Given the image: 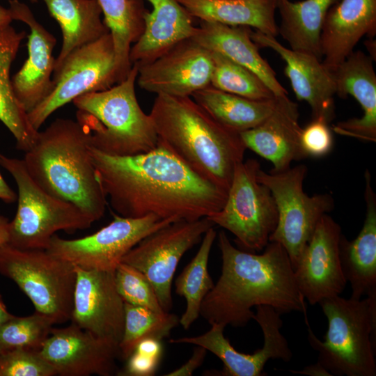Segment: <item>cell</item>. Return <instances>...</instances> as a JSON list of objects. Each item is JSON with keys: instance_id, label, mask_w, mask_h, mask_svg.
Returning a JSON list of instances; mask_svg holds the SVG:
<instances>
[{"instance_id": "cell-1", "label": "cell", "mask_w": 376, "mask_h": 376, "mask_svg": "<svg viewBox=\"0 0 376 376\" xmlns=\"http://www.w3.org/2000/svg\"><path fill=\"white\" fill-rule=\"evenodd\" d=\"M102 188L116 214L194 221L219 211L227 191L201 178L165 146L130 156L89 147Z\"/></svg>"}, {"instance_id": "cell-2", "label": "cell", "mask_w": 376, "mask_h": 376, "mask_svg": "<svg viewBox=\"0 0 376 376\" xmlns=\"http://www.w3.org/2000/svg\"><path fill=\"white\" fill-rule=\"evenodd\" d=\"M261 254L235 247L224 231L218 235L221 275L204 298L200 315L210 324L244 327L253 320V307L265 305L281 315L306 313L285 248L269 242Z\"/></svg>"}, {"instance_id": "cell-3", "label": "cell", "mask_w": 376, "mask_h": 376, "mask_svg": "<svg viewBox=\"0 0 376 376\" xmlns=\"http://www.w3.org/2000/svg\"><path fill=\"white\" fill-rule=\"evenodd\" d=\"M159 143L205 180L228 191L246 148L191 97L157 95L150 113Z\"/></svg>"}, {"instance_id": "cell-4", "label": "cell", "mask_w": 376, "mask_h": 376, "mask_svg": "<svg viewBox=\"0 0 376 376\" xmlns=\"http://www.w3.org/2000/svg\"><path fill=\"white\" fill-rule=\"evenodd\" d=\"M89 133L78 121L56 118L38 132L25 152L26 168L45 191L70 203L93 221L104 214L107 196L89 152Z\"/></svg>"}, {"instance_id": "cell-5", "label": "cell", "mask_w": 376, "mask_h": 376, "mask_svg": "<svg viewBox=\"0 0 376 376\" xmlns=\"http://www.w3.org/2000/svg\"><path fill=\"white\" fill-rule=\"evenodd\" d=\"M138 65L125 79L102 91L84 94L72 102L78 120L89 133L90 146L104 154L130 156L158 145L150 114L141 108L135 93Z\"/></svg>"}, {"instance_id": "cell-6", "label": "cell", "mask_w": 376, "mask_h": 376, "mask_svg": "<svg viewBox=\"0 0 376 376\" xmlns=\"http://www.w3.org/2000/svg\"><path fill=\"white\" fill-rule=\"evenodd\" d=\"M328 327L324 340L308 327L318 361L333 375H376V292L361 299L340 295L319 302Z\"/></svg>"}, {"instance_id": "cell-7", "label": "cell", "mask_w": 376, "mask_h": 376, "mask_svg": "<svg viewBox=\"0 0 376 376\" xmlns=\"http://www.w3.org/2000/svg\"><path fill=\"white\" fill-rule=\"evenodd\" d=\"M0 165L17 187V208L9 222L8 244L19 249H47L58 230L73 233L94 222L73 204L42 189L29 173L23 159L0 153Z\"/></svg>"}, {"instance_id": "cell-8", "label": "cell", "mask_w": 376, "mask_h": 376, "mask_svg": "<svg viewBox=\"0 0 376 376\" xmlns=\"http://www.w3.org/2000/svg\"><path fill=\"white\" fill-rule=\"evenodd\" d=\"M0 274L13 281L36 311L52 323L70 320L76 283L75 266L45 249L0 248Z\"/></svg>"}, {"instance_id": "cell-9", "label": "cell", "mask_w": 376, "mask_h": 376, "mask_svg": "<svg viewBox=\"0 0 376 376\" xmlns=\"http://www.w3.org/2000/svg\"><path fill=\"white\" fill-rule=\"evenodd\" d=\"M260 163L248 159L238 163L222 208L207 217L233 234L241 250L259 252L269 243L278 223V212L270 190L257 179Z\"/></svg>"}, {"instance_id": "cell-10", "label": "cell", "mask_w": 376, "mask_h": 376, "mask_svg": "<svg viewBox=\"0 0 376 376\" xmlns=\"http://www.w3.org/2000/svg\"><path fill=\"white\" fill-rule=\"evenodd\" d=\"M306 173L304 164L279 173H267L261 169L257 173L258 180L270 190L278 212V223L269 242L285 248L293 268L320 218L334 207L330 194L309 196L304 191Z\"/></svg>"}, {"instance_id": "cell-11", "label": "cell", "mask_w": 376, "mask_h": 376, "mask_svg": "<svg viewBox=\"0 0 376 376\" xmlns=\"http://www.w3.org/2000/svg\"><path fill=\"white\" fill-rule=\"evenodd\" d=\"M50 93L27 113L39 131L57 109L86 93L107 90L118 84L113 39L108 33L69 54L54 71Z\"/></svg>"}, {"instance_id": "cell-12", "label": "cell", "mask_w": 376, "mask_h": 376, "mask_svg": "<svg viewBox=\"0 0 376 376\" xmlns=\"http://www.w3.org/2000/svg\"><path fill=\"white\" fill-rule=\"evenodd\" d=\"M113 215L110 224L84 237L65 240L54 235L46 251L84 269L114 271L123 256L141 240L177 221L152 214L140 218Z\"/></svg>"}, {"instance_id": "cell-13", "label": "cell", "mask_w": 376, "mask_h": 376, "mask_svg": "<svg viewBox=\"0 0 376 376\" xmlns=\"http://www.w3.org/2000/svg\"><path fill=\"white\" fill-rule=\"evenodd\" d=\"M214 226L207 217L194 221H175L145 237L121 262L146 276L162 309L169 312L173 306L172 281L180 259Z\"/></svg>"}, {"instance_id": "cell-14", "label": "cell", "mask_w": 376, "mask_h": 376, "mask_svg": "<svg viewBox=\"0 0 376 376\" xmlns=\"http://www.w3.org/2000/svg\"><path fill=\"white\" fill-rule=\"evenodd\" d=\"M253 319L261 328L264 337L262 348L253 354L236 350L225 338L223 324H210L209 331L202 335L173 338L171 343H188L201 346L216 355L224 363L221 375L263 376L264 367L269 359H281L289 362L292 353L288 341L281 332L283 321L281 313L273 307L260 305L256 307Z\"/></svg>"}, {"instance_id": "cell-15", "label": "cell", "mask_w": 376, "mask_h": 376, "mask_svg": "<svg viewBox=\"0 0 376 376\" xmlns=\"http://www.w3.org/2000/svg\"><path fill=\"white\" fill-rule=\"evenodd\" d=\"M341 235L340 225L324 214L293 268L297 288L311 305L340 295L347 285L339 256Z\"/></svg>"}, {"instance_id": "cell-16", "label": "cell", "mask_w": 376, "mask_h": 376, "mask_svg": "<svg viewBox=\"0 0 376 376\" xmlns=\"http://www.w3.org/2000/svg\"><path fill=\"white\" fill-rule=\"evenodd\" d=\"M136 65L141 89L175 97H191L210 86L213 68L211 51L192 38L180 42L151 62Z\"/></svg>"}, {"instance_id": "cell-17", "label": "cell", "mask_w": 376, "mask_h": 376, "mask_svg": "<svg viewBox=\"0 0 376 376\" xmlns=\"http://www.w3.org/2000/svg\"><path fill=\"white\" fill-rule=\"evenodd\" d=\"M75 269L72 323L119 345L124 330L125 302L116 290L114 271L77 266Z\"/></svg>"}, {"instance_id": "cell-18", "label": "cell", "mask_w": 376, "mask_h": 376, "mask_svg": "<svg viewBox=\"0 0 376 376\" xmlns=\"http://www.w3.org/2000/svg\"><path fill=\"white\" fill-rule=\"evenodd\" d=\"M40 354L61 376H110L116 373L119 345L76 324L52 328Z\"/></svg>"}, {"instance_id": "cell-19", "label": "cell", "mask_w": 376, "mask_h": 376, "mask_svg": "<svg viewBox=\"0 0 376 376\" xmlns=\"http://www.w3.org/2000/svg\"><path fill=\"white\" fill-rule=\"evenodd\" d=\"M13 20L26 24L28 57L22 68L11 78L13 93L28 113L50 93L53 87L55 58L53 50L55 37L35 18L29 7L18 1L9 0Z\"/></svg>"}, {"instance_id": "cell-20", "label": "cell", "mask_w": 376, "mask_h": 376, "mask_svg": "<svg viewBox=\"0 0 376 376\" xmlns=\"http://www.w3.org/2000/svg\"><path fill=\"white\" fill-rule=\"evenodd\" d=\"M250 36L258 47L276 52L285 63L284 73L298 100L306 102L313 118L330 123L335 117L336 85L331 71L316 56L287 48L276 37L251 29Z\"/></svg>"}, {"instance_id": "cell-21", "label": "cell", "mask_w": 376, "mask_h": 376, "mask_svg": "<svg viewBox=\"0 0 376 376\" xmlns=\"http://www.w3.org/2000/svg\"><path fill=\"white\" fill-rule=\"evenodd\" d=\"M373 59L359 50L352 52L332 72L336 94L352 96L360 104L363 115L338 122L332 130L340 135L376 141V74Z\"/></svg>"}, {"instance_id": "cell-22", "label": "cell", "mask_w": 376, "mask_h": 376, "mask_svg": "<svg viewBox=\"0 0 376 376\" xmlns=\"http://www.w3.org/2000/svg\"><path fill=\"white\" fill-rule=\"evenodd\" d=\"M297 104L288 97H276L272 113L258 126L240 133L246 148L272 162V173L290 168L305 158L300 148L301 127Z\"/></svg>"}, {"instance_id": "cell-23", "label": "cell", "mask_w": 376, "mask_h": 376, "mask_svg": "<svg viewBox=\"0 0 376 376\" xmlns=\"http://www.w3.org/2000/svg\"><path fill=\"white\" fill-rule=\"evenodd\" d=\"M376 33V0H338L329 10L320 34L322 64L338 67L365 36Z\"/></svg>"}, {"instance_id": "cell-24", "label": "cell", "mask_w": 376, "mask_h": 376, "mask_svg": "<svg viewBox=\"0 0 376 376\" xmlns=\"http://www.w3.org/2000/svg\"><path fill=\"white\" fill-rule=\"evenodd\" d=\"M142 1L150 3L152 10H146L143 33L131 47L132 65L154 61L180 42L191 38L198 29L178 0Z\"/></svg>"}, {"instance_id": "cell-25", "label": "cell", "mask_w": 376, "mask_h": 376, "mask_svg": "<svg viewBox=\"0 0 376 376\" xmlns=\"http://www.w3.org/2000/svg\"><path fill=\"white\" fill-rule=\"evenodd\" d=\"M364 176L366 212L363 227L354 240L341 235L339 242L342 271L350 283V298L354 299L376 292V195L368 170Z\"/></svg>"}, {"instance_id": "cell-26", "label": "cell", "mask_w": 376, "mask_h": 376, "mask_svg": "<svg viewBox=\"0 0 376 376\" xmlns=\"http://www.w3.org/2000/svg\"><path fill=\"white\" fill-rule=\"evenodd\" d=\"M250 27L228 26L199 20L196 34L191 38L206 49L218 52L255 73L276 97H288L276 73L258 52L250 36Z\"/></svg>"}, {"instance_id": "cell-27", "label": "cell", "mask_w": 376, "mask_h": 376, "mask_svg": "<svg viewBox=\"0 0 376 376\" xmlns=\"http://www.w3.org/2000/svg\"><path fill=\"white\" fill-rule=\"evenodd\" d=\"M26 36L25 31H17L10 24L0 26V121L15 139L16 148L24 152L34 146L39 131L32 127L13 93L10 68Z\"/></svg>"}, {"instance_id": "cell-28", "label": "cell", "mask_w": 376, "mask_h": 376, "mask_svg": "<svg viewBox=\"0 0 376 376\" xmlns=\"http://www.w3.org/2000/svg\"><path fill=\"white\" fill-rule=\"evenodd\" d=\"M30 1L32 3L42 1L61 28L62 45L55 58L54 70L72 51L109 33L101 18L102 10L96 0Z\"/></svg>"}, {"instance_id": "cell-29", "label": "cell", "mask_w": 376, "mask_h": 376, "mask_svg": "<svg viewBox=\"0 0 376 376\" xmlns=\"http://www.w3.org/2000/svg\"><path fill=\"white\" fill-rule=\"evenodd\" d=\"M194 18L228 26L253 27L276 37V0H178Z\"/></svg>"}, {"instance_id": "cell-30", "label": "cell", "mask_w": 376, "mask_h": 376, "mask_svg": "<svg viewBox=\"0 0 376 376\" xmlns=\"http://www.w3.org/2000/svg\"><path fill=\"white\" fill-rule=\"evenodd\" d=\"M338 0H276L281 16L278 33L290 48L312 54L322 60L320 34L330 8Z\"/></svg>"}, {"instance_id": "cell-31", "label": "cell", "mask_w": 376, "mask_h": 376, "mask_svg": "<svg viewBox=\"0 0 376 376\" xmlns=\"http://www.w3.org/2000/svg\"><path fill=\"white\" fill-rule=\"evenodd\" d=\"M217 121L237 133L252 129L273 111L276 97L254 100L217 89L210 85L191 96Z\"/></svg>"}, {"instance_id": "cell-32", "label": "cell", "mask_w": 376, "mask_h": 376, "mask_svg": "<svg viewBox=\"0 0 376 376\" xmlns=\"http://www.w3.org/2000/svg\"><path fill=\"white\" fill-rule=\"evenodd\" d=\"M96 1L113 39L118 84L131 70L130 49L143 33L147 9L142 0Z\"/></svg>"}, {"instance_id": "cell-33", "label": "cell", "mask_w": 376, "mask_h": 376, "mask_svg": "<svg viewBox=\"0 0 376 376\" xmlns=\"http://www.w3.org/2000/svg\"><path fill=\"white\" fill-rule=\"evenodd\" d=\"M216 236L214 226L205 232L196 254L175 281V292L186 301V309L179 322L185 329L198 319L203 301L214 285L207 264Z\"/></svg>"}, {"instance_id": "cell-34", "label": "cell", "mask_w": 376, "mask_h": 376, "mask_svg": "<svg viewBox=\"0 0 376 376\" xmlns=\"http://www.w3.org/2000/svg\"><path fill=\"white\" fill-rule=\"evenodd\" d=\"M125 320L122 339L119 343L120 357L126 359L135 346L146 338L162 340L169 336L180 322V318L169 312L124 303Z\"/></svg>"}, {"instance_id": "cell-35", "label": "cell", "mask_w": 376, "mask_h": 376, "mask_svg": "<svg viewBox=\"0 0 376 376\" xmlns=\"http://www.w3.org/2000/svg\"><path fill=\"white\" fill-rule=\"evenodd\" d=\"M211 54L213 63L211 86L254 100L276 97L252 71L218 52L211 51Z\"/></svg>"}, {"instance_id": "cell-36", "label": "cell", "mask_w": 376, "mask_h": 376, "mask_svg": "<svg viewBox=\"0 0 376 376\" xmlns=\"http://www.w3.org/2000/svg\"><path fill=\"white\" fill-rule=\"evenodd\" d=\"M52 322L35 311L31 315H13L0 325V351L24 348L40 351L51 334Z\"/></svg>"}, {"instance_id": "cell-37", "label": "cell", "mask_w": 376, "mask_h": 376, "mask_svg": "<svg viewBox=\"0 0 376 376\" xmlns=\"http://www.w3.org/2000/svg\"><path fill=\"white\" fill-rule=\"evenodd\" d=\"M116 290L124 302L164 312L155 289L146 276L135 267L120 262L114 270Z\"/></svg>"}, {"instance_id": "cell-38", "label": "cell", "mask_w": 376, "mask_h": 376, "mask_svg": "<svg viewBox=\"0 0 376 376\" xmlns=\"http://www.w3.org/2000/svg\"><path fill=\"white\" fill-rule=\"evenodd\" d=\"M53 366L40 351L15 348L0 352V376H54Z\"/></svg>"}, {"instance_id": "cell-39", "label": "cell", "mask_w": 376, "mask_h": 376, "mask_svg": "<svg viewBox=\"0 0 376 376\" xmlns=\"http://www.w3.org/2000/svg\"><path fill=\"white\" fill-rule=\"evenodd\" d=\"M162 340L146 338L134 347L120 375L150 376L153 375L160 361L162 354Z\"/></svg>"}, {"instance_id": "cell-40", "label": "cell", "mask_w": 376, "mask_h": 376, "mask_svg": "<svg viewBox=\"0 0 376 376\" xmlns=\"http://www.w3.org/2000/svg\"><path fill=\"white\" fill-rule=\"evenodd\" d=\"M329 123L322 118H313L301 128L299 143L304 157H321L327 154L333 146Z\"/></svg>"}, {"instance_id": "cell-41", "label": "cell", "mask_w": 376, "mask_h": 376, "mask_svg": "<svg viewBox=\"0 0 376 376\" xmlns=\"http://www.w3.org/2000/svg\"><path fill=\"white\" fill-rule=\"evenodd\" d=\"M207 350L201 346L194 347L189 359L180 368L165 375L166 376H190L203 363Z\"/></svg>"}, {"instance_id": "cell-42", "label": "cell", "mask_w": 376, "mask_h": 376, "mask_svg": "<svg viewBox=\"0 0 376 376\" xmlns=\"http://www.w3.org/2000/svg\"><path fill=\"white\" fill-rule=\"evenodd\" d=\"M294 374L309 376H332V375L318 361L315 363L304 367L302 370H290Z\"/></svg>"}, {"instance_id": "cell-43", "label": "cell", "mask_w": 376, "mask_h": 376, "mask_svg": "<svg viewBox=\"0 0 376 376\" xmlns=\"http://www.w3.org/2000/svg\"><path fill=\"white\" fill-rule=\"evenodd\" d=\"M17 199L16 194L7 184L0 173V200L6 203H13Z\"/></svg>"}, {"instance_id": "cell-44", "label": "cell", "mask_w": 376, "mask_h": 376, "mask_svg": "<svg viewBox=\"0 0 376 376\" xmlns=\"http://www.w3.org/2000/svg\"><path fill=\"white\" fill-rule=\"evenodd\" d=\"M9 222L7 217L0 215V248L8 244Z\"/></svg>"}, {"instance_id": "cell-45", "label": "cell", "mask_w": 376, "mask_h": 376, "mask_svg": "<svg viewBox=\"0 0 376 376\" xmlns=\"http://www.w3.org/2000/svg\"><path fill=\"white\" fill-rule=\"evenodd\" d=\"M13 20L9 8H7L0 5V26L9 24Z\"/></svg>"}, {"instance_id": "cell-46", "label": "cell", "mask_w": 376, "mask_h": 376, "mask_svg": "<svg viewBox=\"0 0 376 376\" xmlns=\"http://www.w3.org/2000/svg\"><path fill=\"white\" fill-rule=\"evenodd\" d=\"M13 316V315L7 311L6 305L0 295V325Z\"/></svg>"}, {"instance_id": "cell-47", "label": "cell", "mask_w": 376, "mask_h": 376, "mask_svg": "<svg viewBox=\"0 0 376 376\" xmlns=\"http://www.w3.org/2000/svg\"><path fill=\"white\" fill-rule=\"evenodd\" d=\"M375 40L373 38H369L368 40H366L365 44L366 46V48L368 51L370 53V56L375 61V52H376V48H375Z\"/></svg>"}, {"instance_id": "cell-48", "label": "cell", "mask_w": 376, "mask_h": 376, "mask_svg": "<svg viewBox=\"0 0 376 376\" xmlns=\"http://www.w3.org/2000/svg\"><path fill=\"white\" fill-rule=\"evenodd\" d=\"M0 352H1V351H0Z\"/></svg>"}]
</instances>
